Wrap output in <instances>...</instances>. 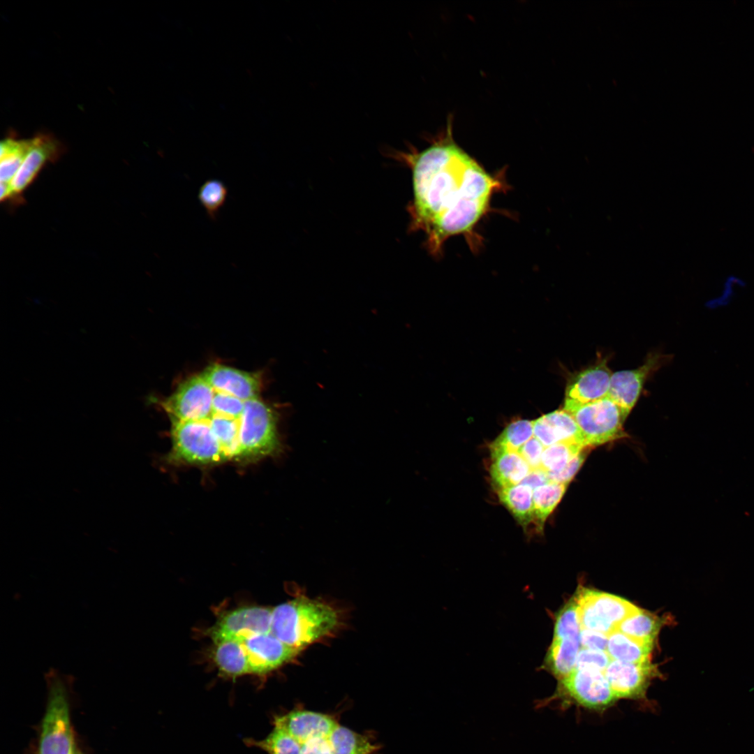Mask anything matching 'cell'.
Returning a JSON list of instances; mask_svg holds the SVG:
<instances>
[{"mask_svg":"<svg viewBox=\"0 0 754 754\" xmlns=\"http://www.w3.org/2000/svg\"><path fill=\"white\" fill-rule=\"evenodd\" d=\"M273 725L288 732L300 744L318 737H328L339 725L334 716L295 708L273 716Z\"/></svg>","mask_w":754,"mask_h":754,"instance_id":"9a60e30c","label":"cell"},{"mask_svg":"<svg viewBox=\"0 0 754 754\" xmlns=\"http://www.w3.org/2000/svg\"><path fill=\"white\" fill-rule=\"evenodd\" d=\"M347 621V612L340 605L301 594L272 609L271 633L286 644L302 651L339 635Z\"/></svg>","mask_w":754,"mask_h":754,"instance_id":"7a4b0ae2","label":"cell"},{"mask_svg":"<svg viewBox=\"0 0 754 754\" xmlns=\"http://www.w3.org/2000/svg\"><path fill=\"white\" fill-rule=\"evenodd\" d=\"M604 674L616 698L641 700L651 681L658 674L650 662L628 663L612 660Z\"/></svg>","mask_w":754,"mask_h":754,"instance_id":"8fae6325","label":"cell"},{"mask_svg":"<svg viewBox=\"0 0 754 754\" xmlns=\"http://www.w3.org/2000/svg\"><path fill=\"white\" fill-rule=\"evenodd\" d=\"M239 418L212 413L207 419L221 447L225 459L241 458Z\"/></svg>","mask_w":754,"mask_h":754,"instance_id":"484cf974","label":"cell"},{"mask_svg":"<svg viewBox=\"0 0 754 754\" xmlns=\"http://www.w3.org/2000/svg\"><path fill=\"white\" fill-rule=\"evenodd\" d=\"M241 458H253L279 452L281 442L276 415L258 397L245 401L239 418Z\"/></svg>","mask_w":754,"mask_h":754,"instance_id":"5b68a950","label":"cell"},{"mask_svg":"<svg viewBox=\"0 0 754 754\" xmlns=\"http://www.w3.org/2000/svg\"><path fill=\"white\" fill-rule=\"evenodd\" d=\"M497 493L500 501L524 528L534 521L533 490L531 487L519 484L498 489Z\"/></svg>","mask_w":754,"mask_h":754,"instance_id":"cb8c5ba5","label":"cell"},{"mask_svg":"<svg viewBox=\"0 0 754 754\" xmlns=\"http://www.w3.org/2000/svg\"><path fill=\"white\" fill-rule=\"evenodd\" d=\"M242 642L251 673H267L295 660L302 652L282 642L271 632L249 636Z\"/></svg>","mask_w":754,"mask_h":754,"instance_id":"7c38bea8","label":"cell"},{"mask_svg":"<svg viewBox=\"0 0 754 754\" xmlns=\"http://www.w3.org/2000/svg\"><path fill=\"white\" fill-rule=\"evenodd\" d=\"M198 197L208 217L214 221L227 200L228 188L221 180L208 179L200 187Z\"/></svg>","mask_w":754,"mask_h":754,"instance_id":"1f68e13d","label":"cell"},{"mask_svg":"<svg viewBox=\"0 0 754 754\" xmlns=\"http://www.w3.org/2000/svg\"><path fill=\"white\" fill-rule=\"evenodd\" d=\"M653 644L635 640L615 630L608 635L607 653L612 660L628 663L649 661Z\"/></svg>","mask_w":754,"mask_h":754,"instance_id":"603a6c76","label":"cell"},{"mask_svg":"<svg viewBox=\"0 0 754 754\" xmlns=\"http://www.w3.org/2000/svg\"><path fill=\"white\" fill-rule=\"evenodd\" d=\"M549 482L550 481L547 474L540 469H536L531 471L520 484L528 485L533 490L536 487Z\"/></svg>","mask_w":754,"mask_h":754,"instance_id":"60d3db41","label":"cell"},{"mask_svg":"<svg viewBox=\"0 0 754 754\" xmlns=\"http://www.w3.org/2000/svg\"><path fill=\"white\" fill-rule=\"evenodd\" d=\"M491 455L490 475L496 491L520 484L532 471L517 452L491 449Z\"/></svg>","mask_w":754,"mask_h":754,"instance_id":"d6986e66","label":"cell"},{"mask_svg":"<svg viewBox=\"0 0 754 754\" xmlns=\"http://www.w3.org/2000/svg\"><path fill=\"white\" fill-rule=\"evenodd\" d=\"M61 151V144L52 135L38 134L34 137L29 153L10 182L13 197L20 195L41 169L47 163L55 161Z\"/></svg>","mask_w":754,"mask_h":754,"instance_id":"2e32d148","label":"cell"},{"mask_svg":"<svg viewBox=\"0 0 754 754\" xmlns=\"http://www.w3.org/2000/svg\"><path fill=\"white\" fill-rule=\"evenodd\" d=\"M75 754H81V753H75Z\"/></svg>","mask_w":754,"mask_h":754,"instance_id":"7bdbcfd3","label":"cell"},{"mask_svg":"<svg viewBox=\"0 0 754 754\" xmlns=\"http://www.w3.org/2000/svg\"><path fill=\"white\" fill-rule=\"evenodd\" d=\"M201 374L214 390L244 401L257 398L260 392V382L256 374L219 364L209 365Z\"/></svg>","mask_w":754,"mask_h":754,"instance_id":"e0dca14e","label":"cell"},{"mask_svg":"<svg viewBox=\"0 0 754 754\" xmlns=\"http://www.w3.org/2000/svg\"><path fill=\"white\" fill-rule=\"evenodd\" d=\"M332 754H376L379 745L368 734L339 725L330 734Z\"/></svg>","mask_w":754,"mask_h":754,"instance_id":"7402d4cb","label":"cell"},{"mask_svg":"<svg viewBox=\"0 0 754 754\" xmlns=\"http://www.w3.org/2000/svg\"><path fill=\"white\" fill-rule=\"evenodd\" d=\"M585 448L577 444L566 443H558L545 448L539 469L545 471L547 475L557 473Z\"/></svg>","mask_w":754,"mask_h":754,"instance_id":"f546056e","label":"cell"},{"mask_svg":"<svg viewBox=\"0 0 754 754\" xmlns=\"http://www.w3.org/2000/svg\"><path fill=\"white\" fill-rule=\"evenodd\" d=\"M721 293L718 297L709 300V307H718L727 304L734 296L737 290L746 286L745 281L735 275L727 276L723 284Z\"/></svg>","mask_w":754,"mask_h":754,"instance_id":"d590c367","label":"cell"},{"mask_svg":"<svg viewBox=\"0 0 754 754\" xmlns=\"http://www.w3.org/2000/svg\"><path fill=\"white\" fill-rule=\"evenodd\" d=\"M559 702L563 708L575 704L596 712H603L617 701L604 672L593 669H575L559 680L554 693L538 705L543 707Z\"/></svg>","mask_w":754,"mask_h":754,"instance_id":"277c9868","label":"cell"},{"mask_svg":"<svg viewBox=\"0 0 754 754\" xmlns=\"http://www.w3.org/2000/svg\"><path fill=\"white\" fill-rule=\"evenodd\" d=\"M245 401L231 394L214 390L212 413L239 418L244 411Z\"/></svg>","mask_w":754,"mask_h":754,"instance_id":"836d02e7","label":"cell"},{"mask_svg":"<svg viewBox=\"0 0 754 754\" xmlns=\"http://www.w3.org/2000/svg\"><path fill=\"white\" fill-rule=\"evenodd\" d=\"M214 394L213 387L200 374L184 381L161 405L172 419L202 420L212 413Z\"/></svg>","mask_w":754,"mask_h":754,"instance_id":"9c48e42d","label":"cell"},{"mask_svg":"<svg viewBox=\"0 0 754 754\" xmlns=\"http://www.w3.org/2000/svg\"><path fill=\"white\" fill-rule=\"evenodd\" d=\"M568 485L549 482L533 489L534 521L540 530L562 498Z\"/></svg>","mask_w":754,"mask_h":754,"instance_id":"83f0119b","label":"cell"},{"mask_svg":"<svg viewBox=\"0 0 754 754\" xmlns=\"http://www.w3.org/2000/svg\"><path fill=\"white\" fill-rule=\"evenodd\" d=\"M663 358L660 354L652 353L637 369L612 373L608 397L629 414L648 377L659 369Z\"/></svg>","mask_w":754,"mask_h":754,"instance_id":"5bb4252c","label":"cell"},{"mask_svg":"<svg viewBox=\"0 0 754 754\" xmlns=\"http://www.w3.org/2000/svg\"><path fill=\"white\" fill-rule=\"evenodd\" d=\"M172 420V457L190 464H210L225 460L221 447L207 419Z\"/></svg>","mask_w":754,"mask_h":754,"instance_id":"52a82bcc","label":"cell"},{"mask_svg":"<svg viewBox=\"0 0 754 754\" xmlns=\"http://www.w3.org/2000/svg\"><path fill=\"white\" fill-rule=\"evenodd\" d=\"M660 626L658 618L638 609L620 623L616 630L638 641L653 644Z\"/></svg>","mask_w":754,"mask_h":754,"instance_id":"4316f807","label":"cell"},{"mask_svg":"<svg viewBox=\"0 0 754 754\" xmlns=\"http://www.w3.org/2000/svg\"><path fill=\"white\" fill-rule=\"evenodd\" d=\"M329 736L314 737L301 743L302 754H332Z\"/></svg>","mask_w":754,"mask_h":754,"instance_id":"ab89813d","label":"cell"},{"mask_svg":"<svg viewBox=\"0 0 754 754\" xmlns=\"http://www.w3.org/2000/svg\"><path fill=\"white\" fill-rule=\"evenodd\" d=\"M533 436V421L517 420L505 428L491 443L490 448L517 452Z\"/></svg>","mask_w":754,"mask_h":754,"instance_id":"4dcf8cb0","label":"cell"},{"mask_svg":"<svg viewBox=\"0 0 754 754\" xmlns=\"http://www.w3.org/2000/svg\"><path fill=\"white\" fill-rule=\"evenodd\" d=\"M32 145L31 139H16L12 137L3 140L0 144V180L10 183L22 165Z\"/></svg>","mask_w":754,"mask_h":754,"instance_id":"d4e9b609","label":"cell"},{"mask_svg":"<svg viewBox=\"0 0 754 754\" xmlns=\"http://www.w3.org/2000/svg\"><path fill=\"white\" fill-rule=\"evenodd\" d=\"M533 436L545 448L558 443H572L588 448L582 433L572 415L563 408L533 420Z\"/></svg>","mask_w":754,"mask_h":754,"instance_id":"ac0fdd59","label":"cell"},{"mask_svg":"<svg viewBox=\"0 0 754 754\" xmlns=\"http://www.w3.org/2000/svg\"><path fill=\"white\" fill-rule=\"evenodd\" d=\"M272 609L251 606L237 608L221 616L209 630L214 642L244 639L271 632Z\"/></svg>","mask_w":754,"mask_h":754,"instance_id":"30bf717a","label":"cell"},{"mask_svg":"<svg viewBox=\"0 0 754 754\" xmlns=\"http://www.w3.org/2000/svg\"><path fill=\"white\" fill-rule=\"evenodd\" d=\"M612 375L606 358L576 373L566 385L563 406L587 404L608 397Z\"/></svg>","mask_w":754,"mask_h":754,"instance_id":"4fadbf2b","label":"cell"},{"mask_svg":"<svg viewBox=\"0 0 754 754\" xmlns=\"http://www.w3.org/2000/svg\"><path fill=\"white\" fill-rule=\"evenodd\" d=\"M580 629L609 635L636 612L634 605L616 596L584 589L575 598Z\"/></svg>","mask_w":754,"mask_h":754,"instance_id":"ba28073f","label":"cell"},{"mask_svg":"<svg viewBox=\"0 0 754 754\" xmlns=\"http://www.w3.org/2000/svg\"><path fill=\"white\" fill-rule=\"evenodd\" d=\"M545 447L533 436L517 452L525 459L531 470L539 469Z\"/></svg>","mask_w":754,"mask_h":754,"instance_id":"8d00e7d4","label":"cell"},{"mask_svg":"<svg viewBox=\"0 0 754 754\" xmlns=\"http://www.w3.org/2000/svg\"><path fill=\"white\" fill-rule=\"evenodd\" d=\"M580 626L575 598L566 603L556 616L553 638L579 637Z\"/></svg>","mask_w":754,"mask_h":754,"instance_id":"d6a6232c","label":"cell"},{"mask_svg":"<svg viewBox=\"0 0 754 754\" xmlns=\"http://www.w3.org/2000/svg\"><path fill=\"white\" fill-rule=\"evenodd\" d=\"M246 745L258 748L267 754H302L301 744L288 732L277 725L263 739L247 738Z\"/></svg>","mask_w":754,"mask_h":754,"instance_id":"f1b7e54d","label":"cell"},{"mask_svg":"<svg viewBox=\"0 0 754 754\" xmlns=\"http://www.w3.org/2000/svg\"><path fill=\"white\" fill-rule=\"evenodd\" d=\"M574 417L587 447L599 445L623 436L628 416L609 397L584 404L563 406Z\"/></svg>","mask_w":754,"mask_h":754,"instance_id":"8992f818","label":"cell"},{"mask_svg":"<svg viewBox=\"0 0 754 754\" xmlns=\"http://www.w3.org/2000/svg\"><path fill=\"white\" fill-rule=\"evenodd\" d=\"M580 646L579 637L553 638L542 669L550 672L558 681L564 679L575 670Z\"/></svg>","mask_w":754,"mask_h":754,"instance_id":"ffe728a7","label":"cell"},{"mask_svg":"<svg viewBox=\"0 0 754 754\" xmlns=\"http://www.w3.org/2000/svg\"><path fill=\"white\" fill-rule=\"evenodd\" d=\"M611 658L605 651L581 648L576 660L575 669H593L604 672Z\"/></svg>","mask_w":754,"mask_h":754,"instance_id":"e575fe53","label":"cell"},{"mask_svg":"<svg viewBox=\"0 0 754 754\" xmlns=\"http://www.w3.org/2000/svg\"><path fill=\"white\" fill-rule=\"evenodd\" d=\"M586 448L575 457L561 471L548 475L549 481L568 485L582 465L586 458Z\"/></svg>","mask_w":754,"mask_h":754,"instance_id":"74e56055","label":"cell"},{"mask_svg":"<svg viewBox=\"0 0 754 754\" xmlns=\"http://www.w3.org/2000/svg\"><path fill=\"white\" fill-rule=\"evenodd\" d=\"M215 644L214 658L219 669L225 675L236 677L251 673L242 641L223 640Z\"/></svg>","mask_w":754,"mask_h":754,"instance_id":"44dd1931","label":"cell"},{"mask_svg":"<svg viewBox=\"0 0 754 754\" xmlns=\"http://www.w3.org/2000/svg\"><path fill=\"white\" fill-rule=\"evenodd\" d=\"M48 695L37 754H75L71 725L68 683L66 677L51 669L46 674Z\"/></svg>","mask_w":754,"mask_h":754,"instance_id":"3957f363","label":"cell"},{"mask_svg":"<svg viewBox=\"0 0 754 754\" xmlns=\"http://www.w3.org/2000/svg\"><path fill=\"white\" fill-rule=\"evenodd\" d=\"M607 641L608 635L596 631L580 629L581 648L606 651Z\"/></svg>","mask_w":754,"mask_h":754,"instance_id":"f35d334b","label":"cell"},{"mask_svg":"<svg viewBox=\"0 0 754 754\" xmlns=\"http://www.w3.org/2000/svg\"><path fill=\"white\" fill-rule=\"evenodd\" d=\"M451 122L418 151H392L389 156L411 170L413 198L410 228L425 235L424 244L439 257L445 242L461 235L478 246L476 227L490 210L493 195L503 190V173L491 175L454 141Z\"/></svg>","mask_w":754,"mask_h":754,"instance_id":"6da1fadb","label":"cell"},{"mask_svg":"<svg viewBox=\"0 0 754 754\" xmlns=\"http://www.w3.org/2000/svg\"><path fill=\"white\" fill-rule=\"evenodd\" d=\"M13 197V192L10 187V183L1 182V195L0 200L1 202L6 200L8 198Z\"/></svg>","mask_w":754,"mask_h":754,"instance_id":"b9f144b4","label":"cell"}]
</instances>
